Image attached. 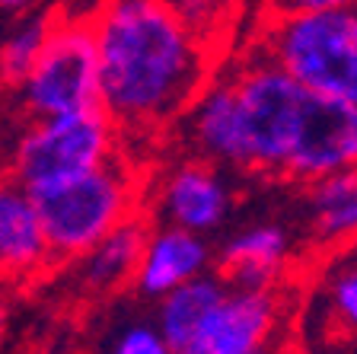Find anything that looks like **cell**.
Returning <instances> with one entry per match:
<instances>
[{"label": "cell", "mask_w": 357, "mask_h": 354, "mask_svg": "<svg viewBox=\"0 0 357 354\" xmlns=\"http://www.w3.org/2000/svg\"><path fill=\"white\" fill-rule=\"evenodd\" d=\"M99 61V109L119 131L169 125L211 80L204 45L172 3L115 0L89 10Z\"/></svg>", "instance_id": "6da1fadb"}, {"label": "cell", "mask_w": 357, "mask_h": 354, "mask_svg": "<svg viewBox=\"0 0 357 354\" xmlns=\"http://www.w3.org/2000/svg\"><path fill=\"white\" fill-rule=\"evenodd\" d=\"M259 54L300 89L357 103V3L300 0L261 22Z\"/></svg>", "instance_id": "7a4b0ae2"}, {"label": "cell", "mask_w": 357, "mask_h": 354, "mask_svg": "<svg viewBox=\"0 0 357 354\" xmlns=\"http://www.w3.org/2000/svg\"><path fill=\"white\" fill-rule=\"evenodd\" d=\"M29 198L42 221L52 262H80L115 227L141 214L137 182L125 156L96 172L32 192Z\"/></svg>", "instance_id": "3957f363"}, {"label": "cell", "mask_w": 357, "mask_h": 354, "mask_svg": "<svg viewBox=\"0 0 357 354\" xmlns=\"http://www.w3.org/2000/svg\"><path fill=\"white\" fill-rule=\"evenodd\" d=\"M227 80L233 89L239 172L281 179L306 89L287 80L259 52L236 71H227Z\"/></svg>", "instance_id": "277c9868"}, {"label": "cell", "mask_w": 357, "mask_h": 354, "mask_svg": "<svg viewBox=\"0 0 357 354\" xmlns=\"http://www.w3.org/2000/svg\"><path fill=\"white\" fill-rule=\"evenodd\" d=\"M121 156V131L102 109L29 121L10 147V179L42 192L67 179L96 172Z\"/></svg>", "instance_id": "5b68a950"}, {"label": "cell", "mask_w": 357, "mask_h": 354, "mask_svg": "<svg viewBox=\"0 0 357 354\" xmlns=\"http://www.w3.org/2000/svg\"><path fill=\"white\" fill-rule=\"evenodd\" d=\"M13 93L29 121L99 109V61L89 13H58L36 67Z\"/></svg>", "instance_id": "8992f818"}, {"label": "cell", "mask_w": 357, "mask_h": 354, "mask_svg": "<svg viewBox=\"0 0 357 354\" xmlns=\"http://www.w3.org/2000/svg\"><path fill=\"white\" fill-rule=\"evenodd\" d=\"M351 170H357V103L306 93L281 179L306 189Z\"/></svg>", "instance_id": "52a82bcc"}, {"label": "cell", "mask_w": 357, "mask_h": 354, "mask_svg": "<svg viewBox=\"0 0 357 354\" xmlns=\"http://www.w3.org/2000/svg\"><path fill=\"white\" fill-rule=\"evenodd\" d=\"M284 329L281 290H233L220 297L178 354H275Z\"/></svg>", "instance_id": "ba28073f"}, {"label": "cell", "mask_w": 357, "mask_h": 354, "mask_svg": "<svg viewBox=\"0 0 357 354\" xmlns=\"http://www.w3.org/2000/svg\"><path fill=\"white\" fill-rule=\"evenodd\" d=\"M233 211V189L227 172L198 156L178 160L160 176L153 195V214L163 227L204 236L220 230Z\"/></svg>", "instance_id": "9c48e42d"}, {"label": "cell", "mask_w": 357, "mask_h": 354, "mask_svg": "<svg viewBox=\"0 0 357 354\" xmlns=\"http://www.w3.org/2000/svg\"><path fill=\"white\" fill-rule=\"evenodd\" d=\"M290 252V233L281 223H252L220 246L214 274L233 290H278Z\"/></svg>", "instance_id": "30bf717a"}, {"label": "cell", "mask_w": 357, "mask_h": 354, "mask_svg": "<svg viewBox=\"0 0 357 354\" xmlns=\"http://www.w3.org/2000/svg\"><path fill=\"white\" fill-rule=\"evenodd\" d=\"M211 265H214V252H211L208 239L160 223V227H150L131 284L137 294L163 300L182 284L208 274Z\"/></svg>", "instance_id": "8fae6325"}, {"label": "cell", "mask_w": 357, "mask_h": 354, "mask_svg": "<svg viewBox=\"0 0 357 354\" xmlns=\"http://www.w3.org/2000/svg\"><path fill=\"white\" fill-rule=\"evenodd\" d=\"M52 265V252L29 192L7 172H0V281H29Z\"/></svg>", "instance_id": "7c38bea8"}, {"label": "cell", "mask_w": 357, "mask_h": 354, "mask_svg": "<svg viewBox=\"0 0 357 354\" xmlns=\"http://www.w3.org/2000/svg\"><path fill=\"white\" fill-rule=\"evenodd\" d=\"M310 236L326 249L357 243V170L306 185Z\"/></svg>", "instance_id": "4fadbf2b"}, {"label": "cell", "mask_w": 357, "mask_h": 354, "mask_svg": "<svg viewBox=\"0 0 357 354\" xmlns=\"http://www.w3.org/2000/svg\"><path fill=\"white\" fill-rule=\"evenodd\" d=\"M147 233H150V221L144 214H134L121 227H115L102 243L93 246L80 258L83 284L89 290H99V294L131 284L137 262H141L144 243H147Z\"/></svg>", "instance_id": "5bb4252c"}, {"label": "cell", "mask_w": 357, "mask_h": 354, "mask_svg": "<svg viewBox=\"0 0 357 354\" xmlns=\"http://www.w3.org/2000/svg\"><path fill=\"white\" fill-rule=\"evenodd\" d=\"M223 294H227V284L217 274H201V278L182 284L178 290L166 294L156 307V332L178 354L195 335V329L204 323V316L220 303Z\"/></svg>", "instance_id": "9a60e30c"}, {"label": "cell", "mask_w": 357, "mask_h": 354, "mask_svg": "<svg viewBox=\"0 0 357 354\" xmlns=\"http://www.w3.org/2000/svg\"><path fill=\"white\" fill-rule=\"evenodd\" d=\"M58 13L54 10H26L10 22V29L0 36V87L16 89L42 54L48 32H52Z\"/></svg>", "instance_id": "2e32d148"}, {"label": "cell", "mask_w": 357, "mask_h": 354, "mask_svg": "<svg viewBox=\"0 0 357 354\" xmlns=\"http://www.w3.org/2000/svg\"><path fill=\"white\" fill-rule=\"evenodd\" d=\"M316 300L322 307L328 332L338 341L357 345V243L348 249H338V258L322 274Z\"/></svg>", "instance_id": "e0dca14e"}, {"label": "cell", "mask_w": 357, "mask_h": 354, "mask_svg": "<svg viewBox=\"0 0 357 354\" xmlns=\"http://www.w3.org/2000/svg\"><path fill=\"white\" fill-rule=\"evenodd\" d=\"M109 354H176L150 323H128L115 339Z\"/></svg>", "instance_id": "ac0fdd59"}, {"label": "cell", "mask_w": 357, "mask_h": 354, "mask_svg": "<svg viewBox=\"0 0 357 354\" xmlns=\"http://www.w3.org/2000/svg\"><path fill=\"white\" fill-rule=\"evenodd\" d=\"M7 303H3V297H0V351H3V339H7Z\"/></svg>", "instance_id": "d6986e66"}, {"label": "cell", "mask_w": 357, "mask_h": 354, "mask_svg": "<svg viewBox=\"0 0 357 354\" xmlns=\"http://www.w3.org/2000/svg\"><path fill=\"white\" fill-rule=\"evenodd\" d=\"M275 354H284V351H275Z\"/></svg>", "instance_id": "ffe728a7"}, {"label": "cell", "mask_w": 357, "mask_h": 354, "mask_svg": "<svg viewBox=\"0 0 357 354\" xmlns=\"http://www.w3.org/2000/svg\"><path fill=\"white\" fill-rule=\"evenodd\" d=\"M70 354H74V351H70Z\"/></svg>", "instance_id": "44dd1931"}]
</instances>
